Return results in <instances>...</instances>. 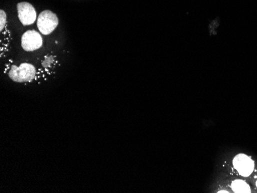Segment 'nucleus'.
<instances>
[{
	"label": "nucleus",
	"instance_id": "f257e3e1",
	"mask_svg": "<svg viewBox=\"0 0 257 193\" xmlns=\"http://www.w3.org/2000/svg\"><path fill=\"white\" fill-rule=\"evenodd\" d=\"M36 75V67L32 64H22L20 66H12L11 67L8 76L15 82L25 84L32 82Z\"/></svg>",
	"mask_w": 257,
	"mask_h": 193
},
{
	"label": "nucleus",
	"instance_id": "f03ea898",
	"mask_svg": "<svg viewBox=\"0 0 257 193\" xmlns=\"http://www.w3.org/2000/svg\"><path fill=\"white\" fill-rule=\"evenodd\" d=\"M60 21L56 14L50 10H45L41 12L37 18V26L41 34L45 36L50 35L56 30Z\"/></svg>",
	"mask_w": 257,
	"mask_h": 193
},
{
	"label": "nucleus",
	"instance_id": "7ed1b4c3",
	"mask_svg": "<svg viewBox=\"0 0 257 193\" xmlns=\"http://www.w3.org/2000/svg\"><path fill=\"white\" fill-rule=\"evenodd\" d=\"M17 12L24 26L32 25L37 20L36 10L30 2H21L17 4Z\"/></svg>",
	"mask_w": 257,
	"mask_h": 193
},
{
	"label": "nucleus",
	"instance_id": "20e7f679",
	"mask_svg": "<svg viewBox=\"0 0 257 193\" xmlns=\"http://www.w3.org/2000/svg\"><path fill=\"white\" fill-rule=\"evenodd\" d=\"M44 40L40 34L35 30H30L22 37V47L26 52H34L42 46Z\"/></svg>",
	"mask_w": 257,
	"mask_h": 193
},
{
	"label": "nucleus",
	"instance_id": "39448f33",
	"mask_svg": "<svg viewBox=\"0 0 257 193\" xmlns=\"http://www.w3.org/2000/svg\"><path fill=\"white\" fill-rule=\"evenodd\" d=\"M234 166L242 176H249L254 168V162L251 158L245 155H239L234 162Z\"/></svg>",
	"mask_w": 257,
	"mask_h": 193
},
{
	"label": "nucleus",
	"instance_id": "423d86ee",
	"mask_svg": "<svg viewBox=\"0 0 257 193\" xmlns=\"http://www.w3.org/2000/svg\"><path fill=\"white\" fill-rule=\"evenodd\" d=\"M232 190L236 192H250V188L245 182L237 180L232 184Z\"/></svg>",
	"mask_w": 257,
	"mask_h": 193
},
{
	"label": "nucleus",
	"instance_id": "0eeeda50",
	"mask_svg": "<svg viewBox=\"0 0 257 193\" xmlns=\"http://www.w3.org/2000/svg\"><path fill=\"white\" fill-rule=\"evenodd\" d=\"M0 30L1 32L4 31V28L6 25L7 16L6 12H4V10L0 11Z\"/></svg>",
	"mask_w": 257,
	"mask_h": 193
},
{
	"label": "nucleus",
	"instance_id": "6e6552de",
	"mask_svg": "<svg viewBox=\"0 0 257 193\" xmlns=\"http://www.w3.org/2000/svg\"><path fill=\"white\" fill-rule=\"evenodd\" d=\"M256 185H257V184H256Z\"/></svg>",
	"mask_w": 257,
	"mask_h": 193
}]
</instances>
